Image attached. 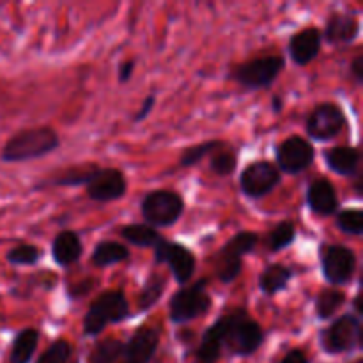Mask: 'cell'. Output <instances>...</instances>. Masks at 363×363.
I'll return each mask as SVG.
<instances>
[{"label":"cell","mask_w":363,"mask_h":363,"mask_svg":"<svg viewBox=\"0 0 363 363\" xmlns=\"http://www.w3.org/2000/svg\"><path fill=\"white\" fill-rule=\"evenodd\" d=\"M84 254V245L74 230H60L52 241V257L59 266L74 264Z\"/></svg>","instance_id":"cell-21"},{"label":"cell","mask_w":363,"mask_h":363,"mask_svg":"<svg viewBox=\"0 0 363 363\" xmlns=\"http://www.w3.org/2000/svg\"><path fill=\"white\" fill-rule=\"evenodd\" d=\"M131 315L130 303L123 291H105L99 294L89 307L84 318V333L89 337H96L108 325L126 321Z\"/></svg>","instance_id":"cell-2"},{"label":"cell","mask_w":363,"mask_h":363,"mask_svg":"<svg viewBox=\"0 0 363 363\" xmlns=\"http://www.w3.org/2000/svg\"><path fill=\"white\" fill-rule=\"evenodd\" d=\"M59 133L52 126L27 128L18 131L4 144L0 160L6 163H21L43 158L59 149Z\"/></svg>","instance_id":"cell-1"},{"label":"cell","mask_w":363,"mask_h":363,"mask_svg":"<svg viewBox=\"0 0 363 363\" xmlns=\"http://www.w3.org/2000/svg\"><path fill=\"white\" fill-rule=\"evenodd\" d=\"M319 344L328 354L351 353L362 347V323L353 314H344L337 318L319 335Z\"/></svg>","instance_id":"cell-8"},{"label":"cell","mask_w":363,"mask_h":363,"mask_svg":"<svg viewBox=\"0 0 363 363\" xmlns=\"http://www.w3.org/2000/svg\"><path fill=\"white\" fill-rule=\"evenodd\" d=\"M73 346L66 339H59L38 358L35 363H71Z\"/></svg>","instance_id":"cell-34"},{"label":"cell","mask_w":363,"mask_h":363,"mask_svg":"<svg viewBox=\"0 0 363 363\" xmlns=\"http://www.w3.org/2000/svg\"><path fill=\"white\" fill-rule=\"evenodd\" d=\"M350 73L358 85L363 84V55L354 57L350 66Z\"/></svg>","instance_id":"cell-39"},{"label":"cell","mask_w":363,"mask_h":363,"mask_svg":"<svg viewBox=\"0 0 363 363\" xmlns=\"http://www.w3.org/2000/svg\"><path fill=\"white\" fill-rule=\"evenodd\" d=\"M98 165H82L67 169L66 172L59 174L57 177H50V179L43 181L41 184H48V186H80V184H87L92 174L96 172Z\"/></svg>","instance_id":"cell-27"},{"label":"cell","mask_w":363,"mask_h":363,"mask_svg":"<svg viewBox=\"0 0 363 363\" xmlns=\"http://www.w3.org/2000/svg\"><path fill=\"white\" fill-rule=\"evenodd\" d=\"M293 277L294 272L287 268V266L269 264L262 269L261 277H259V289H261L266 296H275V294L287 289V286H289Z\"/></svg>","instance_id":"cell-22"},{"label":"cell","mask_w":363,"mask_h":363,"mask_svg":"<svg viewBox=\"0 0 363 363\" xmlns=\"http://www.w3.org/2000/svg\"><path fill=\"white\" fill-rule=\"evenodd\" d=\"M315 158V149L314 144L307 138L294 135V137L286 138L282 144L277 147L275 160H277V169L280 174H291L296 176L307 170L308 167L314 163Z\"/></svg>","instance_id":"cell-11"},{"label":"cell","mask_w":363,"mask_h":363,"mask_svg":"<svg viewBox=\"0 0 363 363\" xmlns=\"http://www.w3.org/2000/svg\"><path fill=\"white\" fill-rule=\"evenodd\" d=\"M360 151L351 145H339L325 152V162L332 172L346 177H357L360 174Z\"/></svg>","instance_id":"cell-20"},{"label":"cell","mask_w":363,"mask_h":363,"mask_svg":"<svg viewBox=\"0 0 363 363\" xmlns=\"http://www.w3.org/2000/svg\"><path fill=\"white\" fill-rule=\"evenodd\" d=\"M259 243V234L252 230H241L234 234L216 255V275L225 286L233 284L243 269V257L255 250Z\"/></svg>","instance_id":"cell-5"},{"label":"cell","mask_w":363,"mask_h":363,"mask_svg":"<svg viewBox=\"0 0 363 363\" xmlns=\"http://www.w3.org/2000/svg\"><path fill=\"white\" fill-rule=\"evenodd\" d=\"M337 227L342 233L351 236H362L363 234V211L362 209H340L337 211Z\"/></svg>","instance_id":"cell-33"},{"label":"cell","mask_w":363,"mask_h":363,"mask_svg":"<svg viewBox=\"0 0 363 363\" xmlns=\"http://www.w3.org/2000/svg\"><path fill=\"white\" fill-rule=\"evenodd\" d=\"M227 330V314L220 315L202 335L201 344L195 350V363H216L222 357L223 337Z\"/></svg>","instance_id":"cell-19"},{"label":"cell","mask_w":363,"mask_h":363,"mask_svg":"<svg viewBox=\"0 0 363 363\" xmlns=\"http://www.w3.org/2000/svg\"><path fill=\"white\" fill-rule=\"evenodd\" d=\"M133 71L135 60H123V62L119 64V71H117V80H119V84H128V82L131 80V77H133Z\"/></svg>","instance_id":"cell-38"},{"label":"cell","mask_w":363,"mask_h":363,"mask_svg":"<svg viewBox=\"0 0 363 363\" xmlns=\"http://www.w3.org/2000/svg\"><path fill=\"white\" fill-rule=\"evenodd\" d=\"M346 303V294L337 289H325L315 298V315L321 321L332 319Z\"/></svg>","instance_id":"cell-28"},{"label":"cell","mask_w":363,"mask_h":363,"mask_svg":"<svg viewBox=\"0 0 363 363\" xmlns=\"http://www.w3.org/2000/svg\"><path fill=\"white\" fill-rule=\"evenodd\" d=\"M323 34L319 28L307 27L296 32L289 41V55L296 66H307L321 52Z\"/></svg>","instance_id":"cell-17"},{"label":"cell","mask_w":363,"mask_h":363,"mask_svg":"<svg viewBox=\"0 0 363 363\" xmlns=\"http://www.w3.org/2000/svg\"><path fill=\"white\" fill-rule=\"evenodd\" d=\"M43 250L35 245L30 243H21L11 248L6 254V259L9 264L13 266H34L41 261Z\"/></svg>","instance_id":"cell-31"},{"label":"cell","mask_w":363,"mask_h":363,"mask_svg":"<svg viewBox=\"0 0 363 363\" xmlns=\"http://www.w3.org/2000/svg\"><path fill=\"white\" fill-rule=\"evenodd\" d=\"M307 206L312 213L319 216L337 215L340 202L333 184L325 177L312 181L307 190Z\"/></svg>","instance_id":"cell-16"},{"label":"cell","mask_w":363,"mask_h":363,"mask_svg":"<svg viewBox=\"0 0 363 363\" xmlns=\"http://www.w3.org/2000/svg\"><path fill=\"white\" fill-rule=\"evenodd\" d=\"M155 262L156 264H167L172 272L174 280L179 286H184L191 280L195 273V255L190 248L181 243H172L169 240H160L155 245Z\"/></svg>","instance_id":"cell-9"},{"label":"cell","mask_w":363,"mask_h":363,"mask_svg":"<svg viewBox=\"0 0 363 363\" xmlns=\"http://www.w3.org/2000/svg\"><path fill=\"white\" fill-rule=\"evenodd\" d=\"M89 199L96 202H113L124 197L128 191V181L123 170L101 169L98 167L89 183L85 184Z\"/></svg>","instance_id":"cell-14"},{"label":"cell","mask_w":363,"mask_h":363,"mask_svg":"<svg viewBox=\"0 0 363 363\" xmlns=\"http://www.w3.org/2000/svg\"><path fill=\"white\" fill-rule=\"evenodd\" d=\"M264 342V332L245 308H236L227 314V330L223 347L234 357H250Z\"/></svg>","instance_id":"cell-3"},{"label":"cell","mask_w":363,"mask_h":363,"mask_svg":"<svg viewBox=\"0 0 363 363\" xmlns=\"http://www.w3.org/2000/svg\"><path fill=\"white\" fill-rule=\"evenodd\" d=\"M272 110H273V113H282V110H284V98H282V96H273V98H272Z\"/></svg>","instance_id":"cell-41"},{"label":"cell","mask_w":363,"mask_h":363,"mask_svg":"<svg viewBox=\"0 0 363 363\" xmlns=\"http://www.w3.org/2000/svg\"><path fill=\"white\" fill-rule=\"evenodd\" d=\"M123 353L124 344L119 339H106L92 347L87 363H116L123 358Z\"/></svg>","instance_id":"cell-29"},{"label":"cell","mask_w":363,"mask_h":363,"mask_svg":"<svg viewBox=\"0 0 363 363\" xmlns=\"http://www.w3.org/2000/svg\"><path fill=\"white\" fill-rule=\"evenodd\" d=\"M2 213H4V211H0V216H2Z\"/></svg>","instance_id":"cell-45"},{"label":"cell","mask_w":363,"mask_h":363,"mask_svg":"<svg viewBox=\"0 0 363 363\" xmlns=\"http://www.w3.org/2000/svg\"><path fill=\"white\" fill-rule=\"evenodd\" d=\"M160 328L156 326H140L124 344V363H149L155 358L160 346Z\"/></svg>","instance_id":"cell-15"},{"label":"cell","mask_w":363,"mask_h":363,"mask_svg":"<svg viewBox=\"0 0 363 363\" xmlns=\"http://www.w3.org/2000/svg\"><path fill=\"white\" fill-rule=\"evenodd\" d=\"M238 167V156L230 151H220L213 152L211 160H209V169L218 176H230Z\"/></svg>","instance_id":"cell-35"},{"label":"cell","mask_w":363,"mask_h":363,"mask_svg":"<svg viewBox=\"0 0 363 363\" xmlns=\"http://www.w3.org/2000/svg\"><path fill=\"white\" fill-rule=\"evenodd\" d=\"M346 126V116L344 110L337 103L326 101L315 106L307 117L305 130L312 140L328 142L339 137L340 131Z\"/></svg>","instance_id":"cell-10"},{"label":"cell","mask_w":363,"mask_h":363,"mask_svg":"<svg viewBox=\"0 0 363 363\" xmlns=\"http://www.w3.org/2000/svg\"><path fill=\"white\" fill-rule=\"evenodd\" d=\"M119 233L124 241L138 248H155V245L162 240V234L147 223H128Z\"/></svg>","instance_id":"cell-25"},{"label":"cell","mask_w":363,"mask_h":363,"mask_svg":"<svg viewBox=\"0 0 363 363\" xmlns=\"http://www.w3.org/2000/svg\"><path fill=\"white\" fill-rule=\"evenodd\" d=\"M128 259H130V250L117 241H99L91 255V261L96 268H108Z\"/></svg>","instance_id":"cell-23"},{"label":"cell","mask_w":363,"mask_h":363,"mask_svg":"<svg viewBox=\"0 0 363 363\" xmlns=\"http://www.w3.org/2000/svg\"><path fill=\"white\" fill-rule=\"evenodd\" d=\"M155 105H156V96L155 94H149L147 98L144 99V103H142L140 108H138L137 112H135L133 123H142V121H144V119H147L149 113H151L152 108H155Z\"/></svg>","instance_id":"cell-37"},{"label":"cell","mask_w":363,"mask_h":363,"mask_svg":"<svg viewBox=\"0 0 363 363\" xmlns=\"http://www.w3.org/2000/svg\"><path fill=\"white\" fill-rule=\"evenodd\" d=\"M184 213V199L170 190L149 191L142 201V216L145 223L155 227H172Z\"/></svg>","instance_id":"cell-7"},{"label":"cell","mask_w":363,"mask_h":363,"mask_svg":"<svg viewBox=\"0 0 363 363\" xmlns=\"http://www.w3.org/2000/svg\"><path fill=\"white\" fill-rule=\"evenodd\" d=\"M286 67V59L282 55H268L257 57V59L247 60L233 69L230 78L243 85L250 91L272 87L273 82L280 77V73Z\"/></svg>","instance_id":"cell-6"},{"label":"cell","mask_w":363,"mask_h":363,"mask_svg":"<svg viewBox=\"0 0 363 363\" xmlns=\"http://www.w3.org/2000/svg\"><path fill=\"white\" fill-rule=\"evenodd\" d=\"M360 300H362L360 294H357V296H354V300H353V308H354V314H357V318H360V315H362Z\"/></svg>","instance_id":"cell-42"},{"label":"cell","mask_w":363,"mask_h":363,"mask_svg":"<svg viewBox=\"0 0 363 363\" xmlns=\"http://www.w3.org/2000/svg\"><path fill=\"white\" fill-rule=\"evenodd\" d=\"M296 241V225L293 222H280L275 229L269 233L268 245L272 252H280L289 248Z\"/></svg>","instance_id":"cell-32"},{"label":"cell","mask_w":363,"mask_h":363,"mask_svg":"<svg viewBox=\"0 0 363 363\" xmlns=\"http://www.w3.org/2000/svg\"><path fill=\"white\" fill-rule=\"evenodd\" d=\"M167 287V279L162 273H151L145 280V284L142 286L140 293H138V312H145L151 307H155L160 301V298L163 296V291Z\"/></svg>","instance_id":"cell-26"},{"label":"cell","mask_w":363,"mask_h":363,"mask_svg":"<svg viewBox=\"0 0 363 363\" xmlns=\"http://www.w3.org/2000/svg\"><path fill=\"white\" fill-rule=\"evenodd\" d=\"M280 363H311V362H308L307 354H305L303 351H301V350H293V351H289V353H287L286 357L282 358V362H280Z\"/></svg>","instance_id":"cell-40"},{"label":"cell","mask_w":363,"mask_h":363,"mask_svg":"<svg viewBox=\"0 0 363 363\" xmlns=\"http://www.w3.org/2000/svg\"><path fill=\"white\" fill-rule=\"evenodd\" d=\"M353 363H363V360H357V362H353Z\"/></svg>","instance_id":"cell-44"},{"label":"cell","mask_w":363,"mask_h":363,"mask_svg":"<svg viewBox=\"0 0 363 363\" xmlns=\"http://www.w3.org/2000/svg\"><path fill=\"white\" fill-rule=\"evenodd\" d=\"M353 186H354V191H357L358 197H362V195H363V191H362V174H358L357 181L353 183Z\"/></svg>","instance_id":"cell-43"},{"label":"cell","mask_w":363,"mask_h":363,"mask_svg":"<svg viewBox=\"0 0 363 363\" xmlns=\"http://www.w3.org/2000/svg\"><path fill=\"white\" fill-rule=\"evenodd\" d=\"M208 280L201 279L188 287H181L172 294L169 303V318L174 325H186L208 314L213 298L208 293Z\"/></svg>","instance_id":"cell-4"},{"label":"cell","mask_w":363,"mask_h":363,"mask_svg":"<svg viewBox=\"0 0 363 363\" xmlns=\"http://www.w3.org/2000/svg\"><path fill=\"white\" fill-rule=\"evenodd\" d=\"M323 38L330 45H351L360 38V20L353 13H333L326 23Z\"/></svg>","instance_id":"cell-18"},{"label":"cell","mask_w":363,"mask_h":363,"mask_svg":"<svg viewBox=\"0 0 363 363\" xmlns=\"http://www.w3.org/2000/svg\"><path fill=\"white\" fill-rule=\"evenodd\" d=\"M357 255L344 245H330L321 255V269L326 282L332 286H346L357 272Z\"/></svg>","instance_id":"cell-12"},{"label":"cell","mask_w":363,"mask_h":363,"mask_svg":"<svg viewBox=\"0 0 363 363\" xmlns=\"http://www.w3.org/2000/svg\"><path fill=\"white\" fill-rule=\"evenodd\" d=\"M39 342V332L35 328H25L14 337L11 346L9 360L11 363H28L35 353Z\"/></svg>","instance_id":"cell-24"},{"label":"cell","mask_w":363,"mask_h":363,"mask_svg":"<svg viewBox=\"0 0 363 363\" xmlns=\"http://www.w3.org/2000/svg\"><path fill=\"white\" fill-rule=\"evenodd\" d=\"M223 147H225V142L222 140H208V142H202V144L191 145V147H188L186 151L181 155L179 165L183 167V169L197 165V163H201L206 156L213 155V152L220 151V149Z\"/></svg>","instance_id":"cell-30"},{"label":"cell","mask_w":363,"mask_h":363,"mask_svg":"<svg viewBox=\"0 0 363 363\" xmlns=\"http://www.w3.org/2000/svg\"><path fill=\"white\" fill-rule=\"evenodd\" d=\"M282 181V174L279 172L273 163L269 162H255L245 167L240 176L241 191L252 201L266 197L272 194Z\"/></svg>","instance_id":"cell-13"},{"label":"cell","mask_w":363,"mask_h":363,"mask_svg":"<svg viewBox=\"0 0 363 363\" xmlns=\"http://www.w3.org/2000/svg\"><path fill=\"white\" fill-rule=\"evenodd\" d=\"M94 287H96V280L85 279V280H82V282L73 284V286L69 287V291H67V294H69L71 300H78V298H82V296H85V294L91 293Z\"/></svg>","instance_id":"cell-36"}]
</instances>
